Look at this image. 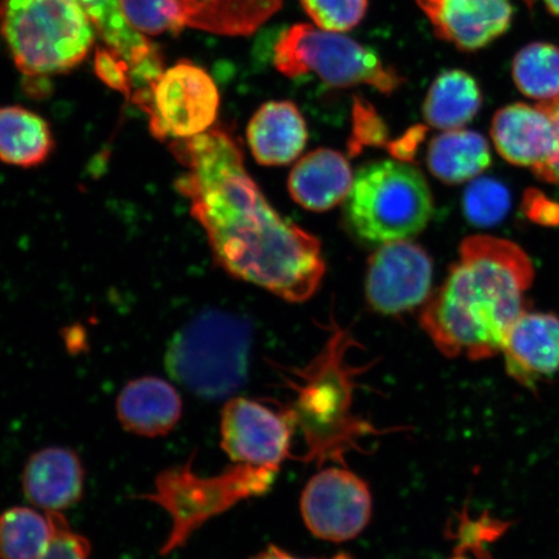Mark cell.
Returning <instances> with one entry per match:
<instances>
[{
	"instance_id": "21",
	"label": "cell",
	"mask_w": 559,
	"mask_h": 559,
	"mask_svg": "<svg viewBox=\"0 0 559 559\" xmlns=\"http://www.w3.org/2000/svg\"><path fill=\"white\" fill-rule=\"evenodd\" d=\"M180 24L226 37H248L282 10L284 0H169Z\"/></svg>"
},
{
	"instance_id": "9",
	"label": "cell",
	"mask_w": 559,
	"mask_h": 559,
	"mask_svg": "<svg viewBox=\"0 0 559 559\" xmlns=\"http://www.w3.org/2000/svg\"><path fill=\"white\" fill-rule=\"evenodd\" d=\"M134 102L148 114L152 134L171 143L212 129L218 120L221 95L204 68L183 60L164 70L150 87L139 90Z\"/></svg>"
},
{
	"instance_id": "1",
	"label": "cell",
	"mask_w": 559,
	"mask_h": 559,
	"mask_svg": "<svg viewBox=\"0 0 559 559\" xmlns=\"http://www.w3.org/2000/svg\"><path fill=\"white\" fill-rule=\"evenodd\" d=\"M183 166L178 191L204 228L216 263L230 276L302 304L325 275L318 237L280 215L245 169L239 136L227 124L171 142Z\"/></svg>"
},
{
	"instance_id": "27",
	"label": "cell",
	"mask_w": 559,
	"mask_h": 559,
	"mask_svg": "<svg viewBox=\"0 0 559 559\" xmlns=\"http://www.w3.org/2000/svg\"><path fill=\"white\" fill-rule=\"evenodd\" d=\"M464 212L473 225L493 226L504 219L510 206L507 188L492 179H474L464 193Z\"/></svg>"
},
{
	"instance_id": "29",
	"label": "cell",
	"mask_w": 559,
	"mask_h": 559,
	"mask_svg": "<svg viewBox=\"0 0 559 559\" xmlns=\"http://www.w3.org/2000/svg\"><path fill=\"white\" fill-rule=\"evenodd\" d=\"M314 26L344 33L354 29L366 17L368 0H299Z\"/></svg>"
},
{
	"instance_id": "30",
	"label": "cell",
	"mask_w": 559,
	"mask_h": 559,
	"mask_svg": "<svg viewBox=\"0 0 559 559\" xmlns=\"http://www.w3.org/2000/svg\"><path fill=\"white\" fill-rule=\"evenodd\" d=\"M48 514L53 523V536L45 555L39 559H88L91 545L86 537L75 533L61 513Z\"/></svg>"
},
{
	"instance_id": "24",
	"label": "cell",
	"mask_w": 559,
	"mask_h": 559,
	"mask_svg": "<svg viewBox=\"0 0 559 559\" xmlns=\"http://www.w3.org/2000/svg\"><path fill=\"white\" fill-rule=\"evenodd\" d=\"M484 96L478 82L465 70L450 69L440 73L424 102V120L432 129H464L479 114Z\"/></svg>"
},
{
	"instance_id": "3",
	"label": "cell",
	"mask_w": 559,
	"mask_h": 559,
	"mask_svg": "<svg viewBox=\"0 0 559 559\" xmlns=\"http://www.w3.org/2000/svg\"><path fill=\"white\" fill-rule=\"evenodd\" d=\"M253 328L239 314L206 310L174 335L165 367L175 382L207 401L225 400L248 380Z\"/></svg>"
},
{
	"instance_id": "5",
	"label": "cell",
	"mask_w": 559,
	"mask_h": 559,
	"mask_svg": "<svg viewBox=\"0 0 559 559\" xmlns=\"http://www.w3.org/2000/svg\"><path fill=\"white\" fill-rule=\"evenodd\" d=\"M432 213L428 180L405 160H374L360 167L345 201L349 227L370 243L409 240L429 225Z\"/></svg>"
},
{
	"instance_id": "7",
	"label": "cell",
	"mask_w": 559,
	"mask_h": 559,
	"mask_svg": "<svg viewBox=\"0 0 559 559\" xmlns=\"http://www.w3.org/2000/svg\"><path fill=\"white\" fill-rule=\"evenodd\" d=\"M277 472L237 464L214 477L194 474L191 461L158 474L155 489L142 499L155 502L171 519L170 535L160 554L183 547L202 524L225 513L248 498L263 495L274 484Z\"/></svg>"
},
{
	"instance_id": "34",
	"label": "cell",
	"mask_w": 559,
	"mask_h": 559,
	"mask_svg": "<svg viewBox=\"0 0 559 559\" xmlns=\"http://www.w3.org/2000/svg\"><path fill=\"white\" fill-rule=\"evenodd\" d=\"M527 199V215L531 219L542 223V225H558L559 223V206L551 204L547 199L539 198V195H528Z\"/></svg>"
},
{
	"instance_id": "20",
	"label": "cell",
	"mask_w": 559,
	"mask_h": 559,
	"mask_svg": "<svg viewBox=\"0 0 559 559\" xmlns=\"http://www.w3.org/2000/svg\"><path fill=\"white\" fill-rule=\"evenodd\" d=\"M354 178L352 166L341 152L319 148L293 167L288 190L299 206L321 213L346 201Z\"/></svg>"
},
{
	"instance_id": "18",
	"label": "cell",
	"mask_w": 559,
	"mask_h": 559,
	"mask_svg": "<svg viewBox=\"0 0 559 559\" xmlns=\"http://www.w3.org/2000/svg\"><path fill=\"white\" fill-rule=\"evenodd\" d=\"M117 416L126 430L139 437L169 435L183 414V402L169 382L159 377H140L117 397Z\"/></svg>"
},
{
	"instance_id": "26",
	"label": "cell",
	"mask_w": 559,
	"mask_h": 559,
	"mask_svg": "<svg viewBox=\"0 0 559 559\" xmlns=\"http://www.w3.org/2000/svg\"><path fill=\"white\" fill-rule=\"evenodd\" d=\"M513 80L531 99L548 102L559 96V48L535 41L515 55Z\"/></svg>"
},
{
	"instance_id": "4",
	"label": "cell",
	"mask_w": 559,
	"mask_h": 559,
	"mask_svg": "<svg viewBox=\"0 0 559 559\" xmlns=\"http://www.w3.org/2000/svg\"><path fill=\"white\" fill-rule=\"evenodd\" d=\"M95 33L76 0H0V34L29 79L79 67L95 44Z\"/></svg>"
},
{
	"instance_id": "33",
	"label": "cell",
	"mask_w": 559,
	"mask_h": 559,
	"mask_svg": "<svg viewBox=\"0 0 559 559\" xmlns=\"http://www.w3.org/2000/svg\"><path fill=\"white\" fill-rule=\"evenodd\" d=\"M539 105L545 111H547L551 120H554L557 134L559 136V96L548 102H540ZM534 174L540 180L559 187V151L554 160H550L547 166L542 167V169L535 171Z\"/></svg>"
},
{
	"instance_id": "19",
	"label": "cell",
	"mask_w": 559,
	"mask_h": 559,
	"mask_svg": "<svg viewBox=\"0 0 559 559\" xmlns=\"http://www.w3.org/2000/svg\"><path fill=\"white\" fill-rule=\"evenodd\" d=\"M247 136L258 164L284 166L302 155L309 131L297 105L278 100L265 103L255 111L248 124Z\"/></svg>"
},
{
	"instance_id": "28",
	"label": "cell",
	"mask_w": 559,
	"mask_h": 559,
	"mask_svg": "<svg viewBox=\"0 0 559 559\" xmlns=\"http://www.w3.org/2000/svg\"><path fill=\"white\" fill-rule=\"evenodd\" d=\"M126 20L143 35L179 34L185 29L169 0H121Z\"/></svg>"
},
{
	"instance_id": "6",
	"label": "cell",
	"mask_w": 559,
	"mask_h": 559,
	"mask_svg": "<svg viewBox=\"0 0 559 559\" xmlns=\"http://www.w3.org/2000/svg\"><path fill=\"white\" fill-rule=\"evenodd\" d=\"M353 345L348 331L334 324L323 352L296 373L304 384H299L295 408L288 416L302 428L311 457L340 456L367 428L349 412L354 369L347 367L345 358Z\"/></svg>"
},
{
	"instance_id": "8",
	"label": "cell",
	"mask_w": 559,
	"mask_h": 559,
	"mask_svg": "<svg viewBox=\"0 0 559 559\" xmlns=\"http://www.w3.org/2000/svg\"><path fill=\"white\" fill-rule=\"evenodd\" d=\"M274 66L289 79L314 73L331 87L369 86L383 95L395 93L405 82L370 48L309 24L293 25L280 35Z\"/></svg>"
},
{
	"instance_id": "10",
	"label": "cell",
	"mask_w": 559,
	"mask_h": 559,
	"mask_svg": "<svg viewBox=\"0 0 559 559\" xmlns=\"http://www.w3.org/2000/svg\"><path fill=\"white\" fill-rule=\"evenodd\" d=\"M372 493L365 480L345 469L326 467L306 485L300 513L318 539L346 543L358 537L372 519Z\"/></svg>"
},
{
	"instance_id": "31",
	"label": "cell",
	"mask_w": 559,
	"mask_h": 559,
	"mask_svg": "<svg viewBox=\"0 0 559 559\" xmlns=\"http://www.w3.org/2000/svg\"><path fill=\"white\" fill-rule=\"evenodd\" d=\"M96 74L100 76L104 83L111 88L121 91L126 95L131 94V76L128 62L120 58L109 48H104L96 53L95 59Z\"/></svg>"
},
{
	"instance_id": "36",
	"label": "cell",
	"mask_w": 559,
	"mask_h": 559,
	"mask_svg": "<svg viewBox=\"0 0 559 559\" xmlns=\"http://www.w3.org/2000/svg\"><path fill=\"white\" fill-rule=\"evenodd\" d=\"M545 4H547L548 10L555 15L559 16V0H544Z\"/></svg>"
},
{
	"instance_id": "14",
	"label": "cell",
	"mask_w": 559,
	"mask_h": 559,
	"mask_svg": "<svg viewBox=\"0 0 559 559\" xmlns=\"http://www.w3.org/2000/svg\"><path fill=\"white\" fill-rule=\"evenodd\" d=\"M510 379L536 391L559 373V318L526 311L508 332L501 348Z\"/></svg>"
},
{
	"instance_id": "32",
	"label": "cell",
	"mask_w": 559,
	"mask_h": 559,
	"mask_svg": "<svg viewBox=\"0 0 559 559\" xmlns=\"http://www.w3.org/2000/svg\"><path fill=\"white\" fill-rule=\"evenodd\" d=\"M355 135H362V143H380L386 135V128L374 108L367 100L355 97L354 104Z\"/></svg>"
},
{
	"instance_id": "23",
	"label": "cell",
	"mask_w": 559,
	"mask_h": 559,
	"mask_svg": "<svg viewBox=\"0 0 559 559\" xmlns=\"http://www.w3.org/2000/svg\"><path fill=\"white\" fill-rule=\"evenodd\" d=\"M55 150L51 126L35 111L11 105L0 108V163L32 169Z\"/></svg>"
},
{
	"instance_id": "35",
	"label": "cell",
	"mask_w": 559,
	"mask_h": 559,
	"mask_svg": "<svg viewBox=\"0 0 559 559\" xmlns=\"http://www.w3.org/2000/svg\"><path fill=\"white\" fill-rule=\"evenodd\" d=\"M251 559H305V558H298V557L292 556L289 554H286V551L278 549L276 547H270V548L261 551L260 555H258Z\"/></svg>"
},
{
	"instance_id": "2",
	"label": "cell",
	"mask_w": 559,
	"mask_h": 559,
	"mask_svg": "<svg viewBox=\"0 0 559 559\" xmlns=\"http://www.w3.org/2000/svg\"><path fill=\"white\" fill-rule=\"evenodd\" d=\"M533 261L500 237H467L442 285L419 312V325L447 358L485 360L501 354L510 328L530 310Z\"/></svg>"
},
{
	"instance_id": "13",
	"label": "cell",
	"mask_w": 559,
	"mask_h": 559,
	"mask_svg": "<svg viewBox=\"0 0 559 559\" xmlns=\"http://www.w3.org/2000/svg\"><path fill=\"white\" fill-rule=\"evenodd\" d=\"M439 39L460 51H478L512 24L510 0H416Z\"/></svg>"
},
{
	"instance_id": "25",
	"label": "cell",
	"mask_w": 559,
	"mask_h": 559,
	"mask_svg": "<svg viewBox=\"0 0 559 559\" xmlns=\"http://www.w3.org/2000/svg\"><path fill=\"white\" fill-rule=\"evenodd\" d=\"M52 536L50 514L24 507L5 510L0 515V559H39Z\"/></svg>"
},
{
	"instance_id": "11",
	"label": "cell",
	"mask_w": 559,
	"mask_h": 559,
	"mask_svg": "<svg viewBox=\"0 0 559 559\" xmlns=\"http://www.w3.org/2000/svg\"><path fill=\"white\" fill-rule=\"evenodd\" d=\"M432 262L411 240L382 243L369 257L367 302L376 312L397 317L423 306L431 295Z\"/></svg>"
},
{
	"instance_id": "12",
	"label": "cell",
	"mask_w": 559,
	"mask_h": 559,
	"mask_svg": "<svg viewBox=\"0 0 559 559\" xmlns=\"http://www.w3.org/2000/svg\"><path fill=\"white\" fill-rule=\"evenodd\" d=\"M293 426L288 414L236 396L222 411V449L236 464L277 472L289 457Z\"/></svg>"
},
{
	"instance_id": "17",
	"label": "cell",
	"mask_w": 559,
	"mask_h": 559,
	"mask_svg": "<svg viewBox=\"0 0 559 559\" xmlns=\"http://www.w3.org/2000/svg\"><path fill=\"white\" fill-rule=\"evenodd\" d=\"M85 469L79 454L64 447H48L32 454L23 473L26 499L46 513L72 508L82 499Z\"/></svg>"
},
{
	"instance_id": "16",
	"label": "cell",
	"mask_w": 559,
	"mask_h": 559,
	"mask_svg": "<svg viewBox=\"0 0 559 559\" xmlns=\"http://www.w3.org/2000/svg\"><path fill=\"white\" fill-rule=\"evenodd\" d=\"M104 44L130 67L132 87H150L164 72L163 56L145 35L132 29L121 0H76Z\"/></svg>"
},
{
	"instance_id": "15",
	"label": "cell",
	"mask_w": 559,
	"mask_h": 559,
	"mask_svg": "<svg viewBox=\"0 0 559 559\" xmlns=\"http://www.w3.org/2000/svg\"><path fill=\"white\" fill-rule=\"evenodd\" d=\"M491 139L507 163L533 173L547 166L559 151L555 122L539 104L515 103L496 111Z\"/></svg>"
},
{
	"instance_id": "22",
	"label": "cell",
	"mask_w": 559,
	"mask_h": 559,
	"mask_svg": "<svg viewBox=\"0 0 559 559\" xmlns=\"http://www.w3.org/2000/svg\"><path fill=\"white\" fill-rule=\"evenodd\" d=\"M492 163L487 139L472 130L444 131L431 139L426 155L429 171L444 185L477 179Z\"/></svg>"
}]
</instances>
